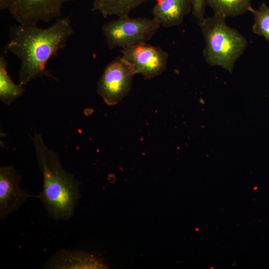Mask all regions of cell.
<instances>
[{"label": "cell", "mask_w": 269, "mask_h": 269, "mask_svg": "<svg viewBox=\"0 0 269 269\" xmlns=\"http://www.w3.org/2000/svg\"><path fill=\"white\" fill-rule=\"evenodd\" d=\"M73 34L70 15L58 18L50 26L44 28L37 24L11 26L3 50L14 54L20 60L19 83L25 85L43 77L58 81L46 69V64L66 46Z\"/></svg>", "instance_id": "obj_1"}, {"label": "cell", "mask_w": 269, "mask_h": 269, "mask_svg": "<svg viewBox=\"0 0 269 269\" xmlns=\"http://www.w3.org/2000/svg\"><path fill=\"white\" fill-rule=\"evenodd\" d=\"M32 139L43 180L38 197L50 218L57 221L69 219L80 199L79 183L64 170L57 153L45 145L40 134L34 132Z\"/></svg>", "instance_id": "obj_2"}, {"label": "cell", "mask_w": 269, "mask_h": 269, "mask_svg": "<svg viewBox=\"0 0 269 269\" xmlns=\"http://www.w3.org/2000/svg\"><path fill=\"white\" fill-rule=\"evenodd\" d=\"M226 17L217 14L199 22L205 45L203 55L206 63L219 66L230 73L247 46V39L226 22Z\"/></svg>", "instance_id": "obj_3"}, {"label": "cell", "mask_w": 269, "mask_h": 269, "mask_svg": "<svg viewBox=\"0 0 269 269\" xmlns=\"http://www.w3.org/2000/svg\"><path fill=\"white\" fill-rule=\"evenodd\" d=\"M160 26L153 17H118L102 26V31L109 49H122L140 43H147L155 34Z\"/></svg>", "instance_id": "obj_4"}, {"label": "cell", "mask_w": 269, "mask_h": 269, "mask_svg": "<svg viewBox=\"0 0 269 269\" xmlns=\"http://www.w3.org/2000/svg\"><path fill=\"white\" fill-rule=\"evenodd\" d=\"M134 75L132 66L118 56L106 66L99 79L98 93L108 105H116L129 93Z\"/></svg>", "instance_id": "obj_5"}, {"label": "cell", "mask_w": 269, "mask_h": 269, "mask_svg": "<svg viewBox=\"0 0 269 269\" xmlns=\"http://www.w3.org/2000/svg\"><path fill=\"white\" fill-rule=\"evenodd\" d=\"M121 52L135 74H140L145 79L159 76L166 69L168 55L159 46L143 43L122 49Z\"/></svg>", "instance_id": "obj_6"}, {"label": "cell", "mask_w": 269, "mask_h": 269, "mask_svg": "<svg viewBox=\"0 0 269 269\" xmlns=\"http://www.w3.org/2000/svg\"><path fill=\"white\" fill-rule=\"evenodd\" d=\"M73 0H10L8 10L19 24H37L61 17L64 5Z\"/></svg>", "instance_id": "obj_7"}, {"label": "cell", "mask_w": 269, "mask_h": 269, "mask_svg": "<svg viewBox=\"0 0 269 269\" xmlns=\"http://www.w3.org/2000/svg\"><path fill=\"white\" fill-rule=\"evenodd\" d=\"M20 174L12 166L0 167V219H6L17 210L29 196L20 188Z\"/></svg>", "instance_id": "obj_8"}, {"label": "cell", "mask_w": 269, "mask_h": 269, "mask_svg": "<svg viewBox=\"0 0 269 269\" xmlns=\"http://www.w3.org/2000/svg\"><path fill=\"white\" fill-rule=\"evenodd\" d=\"M190 11L191 0H156L152 14L160 26L170 27L180 25Z\"/></svg>", "instance_id": "obj_9"}, {"label": "cell", "mask_w": 269, "mask_h": 269, "mask_svg": "<svg viewBox=\"0 0 269 269\" xmlns=\"http://www.w3.org/2000/svg\"><path fill=\"white\" fill-rule=\"evenodd\" d=\"M106 266L99 259L86 252L62 250L54 255L45 264L46 269H105Z\"/></svg>", "instance_id": "obj_10"}, {"label": "cell", "mask_w": 269, "mask_h": 269, "mask_svg": "<svg viewBox=\"0 0 269 269\" xmlns=\"http://www.w3.org/2000/svg\"><path fill=\"white\" fill-rule=\"evenodd\" d=\"M150 0H93L92 9L107 17L129 16L130 12L143 3Z\"/></svg>", "instance_id": "obj_11"}, {"label": "cell", "mask_w": 269, "mask_h": 269, "mask_svg": "<svg viewBox=\"0 0 269 269\" xmlns=\"http://www.w3.org/2000/svg\"><path fill=\"white\" fill-rule=\"evenodd\" d=\"M8 63L3 55L0 57V100L4 104L9 105L15 99L21 96L25 91L23 85L16 84L7 73Z\"/></svg>", "instance_id": "obj_12"}, {"label": "cell", "mask_w": 269, "mask_h": 269, "mask_svg": "<svg viewBox=\"0 0 269 269\" xmlns=\"http://www.w3.org/2000/svg\"><path fill=\"white\" fill-rule=\"evenodd\" d=\"M206 4L212 9L214 14L226 18L243 15L251 12L253 8L251 0H206Z\"/></svg>", "instance_id": "obj_13"}, {"label": "cell", "mask_w": 269, "mask_h": 269, "mask_svg": "<svg viewBox=\"0 0 269 269\" xmlns=\"http://www.w3.org/2000/svg\"><path fill=\"white\" fill-rule=\"evenodd\" d=\"M251 12L254 19L253 32L263 36L269 42V7L262 2L257 9L253 8Z\"/></svg>", "instance_id": "obj_14"}, {"label": "cell", "mask_w": 269, "mask_h": 269, "mask_svg": "<svg viewBox=\"0 0 269 269\" xmlns=\"http://www.w3.org/2000/svg\"><path fill=\"white\" fill-rule=\"evenodd\" d=\"M192 4V13L199 22L204 18L206 0H191Z\"/></svg>", "instance_id": "obj_15"}, {"label": "cell", "mask_w": 269, "mask_h": 269, "mask_svg": "<svg viewBox=\"0 0 269 269\" xmlns=\"http://www.w3.org/2000/svg\"><path fill=\"white\" fill-rule=\"evenodd\" d=\"M10 0H0V9L1 10H8Z\"/></svg>", "instance_id": "obj_16"}]
</instances>
